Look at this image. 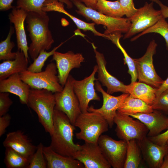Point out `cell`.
Returning <instances> with one entry per match:
<instances>
[{
  "label": "cell",
  "mask_w": 168,
  "mask_h": 168,
  "mask_svg": "<svg viewBox=\"0 0 168 168\" xmlns=\"http://www.w3.org/2000/svg\"><path fill=\"white\" fill-rule=\"evenodd\" d=\"M25 21L31 40L28 53L34 61L41 51L49 50L54 40L49 28V18L46 12H27Z\"/></svg>",
  "instance_id": "6da1fadb"
},
{
  "label": "cell",
  "mask_w": 168,
  "mask_h": 168,
  "mask_svg": "<svg viewBox=\"0 0 168 168\" xmlns=\"http://www.w3.org/2000/svg\"><path fill=\"white\" fill-rule=\"evenodd\" d=\"M53 131L50 146L57 153L73 157L81 148V145L73 140L75 126L64 113L54 108L53 115Z\"/></svg>",
  "instance_id": "7a4b0ae2"
},
{
  "label": "cell",
  "mask_w": 168,
  "mask_h": 168,
  "mask_svg": "<svg viewBox=\"0 0 168 168\" xmlns=\"http://www.w3.org/2000/svg\"><path fill=\"white\" fill-rule=\"evenodd\" d=\"M55 105L54 93L47 89H30L27 106L36 113L39 122L50 136L53 131Z\"/></svg>",
  "instance_id": "3957f363"
},
{
  "label": "cell",
  "mask_w": 168,
  "mask_h": 168,
  "mask_svg": "<svg viewBox=\"0 0 168 168\" xmlns=\"http://www.w3.org/2000/svg\"><path fill=\"white\" fill-rule=\"evenodd\" d=\"M72 2L78 14L96 24L105 26L106 30L104 34L106 35L125 34L129 29L131 22L129 18L111 17L87 7L80 0H72Z\"/></svg>",
  "instance_id": "277c9868"
},
{
  "label": "cell",
  "mask_w": 168,
  "mask_h": 168,
  "mask_svg": "<svg viewBox=\"0 0 168 168\" xmlns=\"http://www.w3.org/2000/svg\"><path fill=\"white\" fill-rule=\"evenodd\" d=\"M74 125L80 130L76 133L77 139L93 143H98L100 137L108 131L109 127L107 121L100 114L88 111L81 113Z\"/></svg>",
  "instance_id": "5b68a950"
},
{
  "label": "cell",
  "mask_w": 168,
  "mask_h": 168,
  "mask_svg": "<svg viewBox=\"0 0 168 168\" xmlns=\"http://www.w3.org/2000/svg\"><path fill=\"white\" fill-rule=\"evenodd\" d=\"M21 80L31 88L50 91L54 93L61 91L63 87L59 82L56 63L48 64L44 71L32 72L27 70L20 73Z\"/></svg>",
  "instance_id": "8992f818"
},
{
  "label": "cell",
  "mask_w": 168,
  "mask_h": 168,
  "mask_svg": "<svg viewBox=\"0 0 168 168\" xmlns=\"http://www.w3.org/2000/svg\"><path fill=\"white\" fill-rule=\"evenodd\" d=\"M75 80L69 74L62 91L54 93V108L66 114L74 125L77 119L82 113L78 100L73 90Z\"/></svg>",
  "instance_id": "52a82bcc"
},
{
  "label": "cell",
  "mask_w": 168,
  "mask_h": 168,
  "mask_svg": "<svg viewBox=\"0 0 168 168\" xmlns=\"http://www.w3.org/2000/svg\"><path fill=\"white\" fill-rule=\"evenodd\" d=\"M117 111L114 119L116 124L115 131L120 140L127 142L133 139L141 140L146 137L148 132L146 126L137 119Z\"/></svg>",
  "instance_id": "ba28073f"
},
{
  "label": "cell",
  "mask_w": 168,
  "mask_h": 168,
  "mask_svg": "<svg viewBox=\"0 0 168 168\" xmlns=\"http://www.w3.org/2000/svg\"><path fill=\"white\" fill-rule=\"evenodd\" d=\"M157 46L155 40H152L142 57L133 58L137 70L139 82L156 89L159 88L164 82L156 72L153 63V57L156 53Z\"/></svg>",
  "instance_id": "9c48e42d"
},
{
  "label": "cell",
  "mask_w": 168,
  "mask_h": 168,
  "mask_svg": "<svg viewBox=\"0 0 168 168\" xmlns=\"http://www.w3.org/2000/svg\"><path fill=\"white\" fill-rule=\"evenodd\" d=\"M153 2H146L144 6L137 9L135 13L129 18L131 26L124 36V39L141 33L156 23L162 17L160 10H155Z\"/></svg>",
  "instance_id": "30bf717a"
},
{
  "label": "cell",
  "mask_w": 168,
  "mask_h": 168,
  "mask_svg": "<svg viewBox=\"0 0 168 168\" xmlns=\"http://www.w3.org/2000/svg\"><path fill=\"white\" fill-rule=\"evenodd\" d=\"M98 144L111 167L124 168L127 142L121 140H115L106 135H101Z\"/></svg>",
  "instance_id": "8fae6325"
},
{
  "label": "cell",
  "mask_w": 168,
  "mask_h": 168,
  "mask_svg": "<svg viewBox=\"0 0 168 168\" xmlns=\"http://www.w3.org/2000/svg\"><path fill=\"white\" fill-rule=\"evenodd\" d=\"M96 90L101 93L103 100V104L100 108H95L92 106L89 107L88 111L95 112L102 115L107 121L109 127L112 128L114 124V119L118 109L129 95L128 93H123L118 96H114L105 91L97 80L95 82Z\"/></svg>",
  "instance_id": "7c38bea8"
},
{
  "label": "cell",
  "mask_w": 168,
  "mask_h": 168,
  "mask_svg": "<svg viewBox=\"0 0 168 168\" xmlns=\"http://www.w3.org/2000/svg\"><path fill=\"white\" fill-rule=\"evenodd\" d=\"M97 70L96 65L94 66L92 73L89 76L81 80L75 79L74 82V91L78 100L82 113L88 111L90 101L100 100L95 88V81L97 80L95 76Z\"/></svg>",
  "instance_id": "4fadbf2b"
},
{
  "label": "cell",
  "mask_w": 168,
  "mask_h": 168,
  "mask_svg": "<svg viewBox=\"0 0 168 168\" xmlns=\"http://www.w3.org/2000/svg\"><path fill=\"white\" fill-rule=\"evenodd\" d=\"M73 157L84 166L85 168H110L97 143L85 142Z\"/></svg>",
  "instance_id": "5bb4252c"
},
{
  "label": "cell",
  "mask_w": 168,
  "mask_h": 168,
  "mask_svg": "<svg viewBox=\"0 0 168 168\" xmlns=\"http://www.w3.org/2000/svg\"><path fill=\"white\" fill-rule=\"evenodd\" d=\"M84 60L81 53H74L71 51L65 53L54 52L52 60L55 62L59 82L62 86L65 85L71 71L73 68H80Z\"/></svg>",
  "instance_id": "9a60e30c"
},
{
  "label": "cell",
  "mask_w": 168,
  "mask_h": 168,
  "mask_svg": "<svg viewBox=\"0 0 168 168\" xmlns=\"http://www.w3.org/2000/svg\"><path fill=\"white\" fill-rule=\"evenodd\" d=\"M143 161L150 168H161L165 155L168 152V143L160 145L147 137L138 140Z\"/></svg>",
  "instance_id": "2e32d148"
},
{
  "label": "cell",
  "mask_w": 168,
  "mask_h": 168,
  "mask_svg": "<svg viewBox=\"0 0 168 168\" xmlns=\"http://www.w3.org/2000/svg\"><path fill=\"white\" fill-rule=\"evenodd\" d=\"M91 44L95 54L98 67L97 80L107 88V92L109 94L118 92L126 93L127 85L110 74L106 68V62L104 55L98 51L93 43Z\"/></svg>",
  "instance_id": "e0dca14e"
},
{
  "label": "cell",
  "mask_w": 168,
  "mask_h": 168,
  "mask_svg": "<svg viewBox=\"0 0 168 168\" xmlns=\"http://www.w3.org/2000/svg\"><path fill=\"white\" fill-rule=\"evenodd\" d=\"M165 114L161 111L154 110L151 112L129 115L143 123L149 130L147 137H152L160 134L162 131L168 129V116Z\"/></svg>",
  "instance_id": "ac0fdd59"
},
{
  "label": "cell",
  "mask_w": 168,
  "mask_h": 168,
  "mask_svg": "<svg viewBox=\"0 0 168 168\" xmlns=\"http://www.w3.org/2000/svg\"><path fill=\"white\" fill-rule=\"evenodd\" d=\"M3 144L5 147L12 148L29 160L37 149V147L21 130L8 133Z\"/></svg>",
  "instance_id": "d6986e66"
},
{
  "label": "cell",
  "mask_w": 168,
  "mask_h": 168,
  "mask_svg": "<svg viewBox=\"0 0 168 168\" xmlns=\"http://www.w3.org/2000/svg\"><path fill=\"white\" fill-rule=\"evenodd\" d=\"M27 14L25 10L14 7L8 16L10 23L14 24L18 49L23 52L26 58L29 59V46L24 27Z\"/></svg>",
  "instance_id": "ffe728a7"
},
{
  "label": "cell",
  "mask_w": 168,
  "mask_h": 168,
  "mask_svg": "<svg viewBox=\"0 0 168 168\" xmlns=\"http://www.w3.org/2000/svg\"><path fill=\"white\" fill-rule=\"evenodd\" d=\"M31 88L23 81L19 73L0 81V92H8L17 96L21 104L27 105Z\"/></svg>",
  "instance_id": "44dd1931"
},
{
  "label": "cell",
  "mask_w": 168,
  "mask_h": 168,
  "mask_svg": "<svg viewBox=\"0 0 168 168\" xmlns=\"http://www.w3.org/2000/svg\"><path fill=\"white\" fill-rule=\"evenodd\" d=\"M43 152L48 168H85L83 164L72 157L62 155L51 147L44 146Z\"/></svg>",
  "instance_id": "7402d4cb"
},
{
  "label": "cell",
  "mask_w": 168,
  "mask_h": 168,
  "mask_svg": "<svg viewBox=\"0 0 168 168\" xmlns=\"http://www.w3.org/2000/svg\"><path fill=\"white\" fill-rule=\"evenodd\" d=\"M63 3L58 0H47L44 2L42 10L44 12L55 11L63 13L69 17L79 29L84 31H90L96 36L104 37V35L98 31L95 27V23L85 22L68 12L64 8Z\"/></svg>",
  "instance_id": "603a6c76"
},
{
  "label": "cell",
  "mask_w": 168,
  "mask_h": 168,
  "mask_svg": "<svg viewBox=\"0 0 168 168\" xmlns=\"http://www.w3.org/2000/svg\"><path fill=\"white\" fill-rule=\"evenodd\" d=\"M16 56L13 60H5L0 64V81L11 76L27 70L28 59L20 50L16 52Z\"/></svg>",
  "instance_id": "cb8c5ba5"
},
{
  "label": "cell",
  "mask_w": 168,
  "mask_h": 168,
  "mask_svg": "<svg viewBox=\"0 0 168 168\" xmlns=\"http://www.w3.org/2000/svg\"><path fill=\"white\" fill-rule=\"evenodd\" d=\"M156 88L144 83L135 82L127 85L126 93L151 105L156 97Z\"/></svg>",
  "instance_id": "d4e9b609"
},
{
  "label": "cell",
  "mask_w": 168,
  "mask_h": 168,
  "mask_svg": "<svg viewBox=\"0 0 168 168\" xmlns=\"http://www.w3.org/2000/svg\"><path fill=\"white\" fill-rule=\"evenodd\" d=\"M153 110L151 105L142 100L133 97L129 95L117 111L129 115L137 113L151 112Z\"/></svg>",
  "instance_id": "484cf974"
},
{
  "label": "cell",
  "mask_w": 168,
  "mask_h": 168,
  "mask_svg": "<svg viewBox=\"0 0 168 168\" xmlns=\"http://www.w3.org/2000/svg\"><path fill=\"white\" fill-rule=\"evenodd\" d=\"M143 161L138 140L132 139L127 142L126 158L124 168H138Z\"/></svg>",
  "instance_id": "4316f807"
},
{
  "label": "cell",
  "mask_w": 168,
  "mask_h": 168,
  "mask_svg": "<svg viewBox=\"0 0 168 168\" xmlns=\"http://www.w3.org/2000/svg\"><path fill=\"white\" fill-rule=\"evenodd\" d=\"M96 10L105 15L115 18H122L125 15L119 0L115 1L98 0Z\"/></svg>",
  "instance_id": "83f0119b"
},
{
  "label": "cell",
  "mask_w": 168,
  "mask_h": 168,
  "mask_svg": "<svg viewBox=\"0 0 168 168\" xmlns=\"http://www.w3.org/2000/svg\"><path fill=\"white\" fill-rule=\"evenodd\" d=\"M6 148L4 161L7 168H27L29 159L10 147Z\"/></svg>",
  "instance_id": "f1b7e54d"
},
{
  "label": "cell",
  "mask_w": 168,
  "mask_h": 168,
  "mask_svg": "<svg viewBox=\"0 0 168 168\" xmlns=\"http://www.w3.org/2000/svg\"><path fill=\"white\" fill-rule=\"evenodd\" d=\"M47 0H17L16 7L21 8L27 12H34L40 13L45 12L42 10L44 2ZM65 4L68 9L72 8L73 4L70 0H58Z\"/></svg>",
  "instance_id": "f546056e"
},
{
  "label": "cell",
  "mask_w": 168,
  "mask_h": 168,
  "mask_svg": "<svg viewBox=\"0 0 168 168\" xmlns=\"http://www.w3.org/2000/svg\"><path fill=\"white\" fill-rule=\"evenodd\" d=\"M122 36L117 35H110L108 36V39L110 40L119 48L124 56V64H126L128 67V72L131 76V82L136 81L138 78V74L135 63L133 58H132L127 53L119 42Z\"/></svg>",
  "instance_id": "4dcf8cb0"
},
{
  "label": "cell",
  "mask_w": 168,
  "mask_h": 168,
  "mask_svg": "<svg viewBox=\"0 0 168 168\" xmlns=\"http://www.w3.org/2000/svg\"><path fill=\"white\" fill-rule=\"evenodd\" d=\"M15 31L14 27L11 26L7 38L0 43V60H8L14 59L16 52H12V49L15 46L14 43L11 41V38Z\"/></svg>",
  "instance_id": "1f68e13d"
},
{
  "label": "cell",
  "mask_w": 168,
  "mask_h": 168,
  "mask_svg": "<svg viewBox=\"0 0 168 168\" xmlns=\"http://www.w3.org/2000/svg\"><path fill=\"white\" fill-rule=\"evenodd\" d=\"M151 33H158L163 36L168 50V23L162 17L154 25L132 38L131 41H134L144 35Z\"/></svg>",
  "instance_id": "d6a6232c"
},
{
  "label": "cell",
  "mask_w": 168,
  "mask_h": 168,
  "mask_svg": "<svg viewBox=\"0 0 168 168\" xmlns=\"http://www.w3.org/2000/svg\"><path fill=\"white\" fill-rule=\"evenodd\" d=\"M63 43H61L58 46L54 47L49 52L46 50L41 51L33 62L28 68L27 71L32 72H38L42 71L45 63L49 57L53 55L54 52Z\"/></svg>",
  "instance_id": "836d02e7"
},
{
  "label": "cell",
  "mask_w": 168,
  "mask_h": 168,
  "mask_svg": "<svg viewBox=\"0 0 168 168\" xmlns=\"http://www.w3.org/2000/svg\"><path fill=\"white\" fill-rule=\"evenodd\" d=\"M44 145L40 142L37 146L36 151L29 160L27 168H46L47 162L43 152Z\"/></svg>",
  "instance_id": "e575fe53"
},
{
  "label": "cell",
  "mask_w": 168,
  "mask_h": 168,
  "mask_svg": "<svg viewBox=\"0 0 168 168\" xmlns=\"http://www.w3.org/2000/svg\"><path fill=\"white\" fill-rule=\"evenodd\" d=\"M151 106L153 110L161 111L168 114V89L156 97Z\"/></svg>",
  "instance_id": "d590c367"
},
{
  "label": "cell",
  "mask_w": 168,
  "mask_h": 168,
  "mask_svg": "<svg viewBox=\"0 0 168 168\" xmlns=\"http://www.w3.org/2000/svg\"><path fill=\"white\" fill-rule=\"evenodd\" d=\"M13 101L9 97V93L0 92V116L7 114Z\"/></svg>",
  "instance_id": "8d00e7d4"
},
{
  "label": "cell",
  "mask_w": 168,
  "mask_h": 168,
  "mask_svg": "<svg viewBox=\"0 0 168 168\" xmlns=\"http://www.w3.org/2000/svg\"><path fill=\"white\" fill-rule=\"evenodd\" d=\"M127 18L132 17L136 12L137 9L134 6L133 0H119Z\"/></svg>",
  "instance_id": "74e56055"
},
{
  "label": "cell",
  "mask_w": 168,
  "mask_h": 168,
  "mask_svg": "<svg viewBox=\"0 0 168 168\" xmlns=\"http://www.w3.org/2000/svg\"><path fill=\"white\" fill-rule=\"evenodd\" d=\"M11 117L7 113L0 116V137H1L6 132L7 128L9 126Z\"/></svg>",
  "instance_id": "f35d334b"
},
{
  "label": "cell",
  "mask_w": 168,
  "mask_h": 168,
  "mask_svg": "<svg viewBox=\"0 0 168 168\" xmlns=\"http://www.w3.org/2000/svg\"><path fill=\"white\" fill-rule=\"evenodd\" d=\"M153 142L160 145L166 143L168 140V129L165 132L152 137H148Z\"/></svg>",
  "instance_id": "ab89813d"
},
{
  "label": "cell",
  "mask_w": 168,
  "mask_h": 168,
  "mask_svg": "<svg viewBox=\"0 0 168 168\" xmlns=\"http://www.w3.org/2000/svg\"><path fill=\"white\" fill-rule=\"evenodd\" d=\"M13 1L14 0H0V11H5L12 9L14 7L12 5Z\"/></svg>",
  "instance_id": "60d3db41"
},
{
  "label": "cell",
  "mask_w": 168,
  "mask_h": 168,
  "mask_svg": "<svg viewBox=\"0 0 168 168\" xmlns=\"http://www.w3.org/2000/svg\"><path fill=\"white\" fill-rule=\"evenodd\" d=\"M158 4L160 8V11L163 17L164 18H168V7L163 4L160 0H151Z\"/></svg>",
  "instance_id": "b9f144b4"
},
{
  "label": "cell",
  "mask_w": 168,
  "mask_h": 168,
  "mask_svg": "<svg viewBox=\"0 0 168 168\" xmlns=\"http://www.w3.org/2000/svg\"><path fill=\"white\" fill-rule=\"evenodd\" d=\"M80 0L87 7L94 10H96V6L98 0Z\"/></svg>",
  "instance_id": "7bdbcfd3"
},
{
  "label": "cell",
  "mask_w": 168,
  "mask_h": 168,
  "mask_svg": "<svg viewBox=\"0 0 168 168\" xmlns=\"http://www.w3.org/2000/svg\"><path fill=\"white\" fill-rule=\"evenodd\" d=\"M168 89V77L165 81L161 86L156 89L155 94L156 96H159L165 90Z\"/></svg>",
  "instance_id": "ee69618b"
},
{
  "label": "cell",
  "mask_w": 168,
  "mask_h": 168,
  "mask_svg": "<svg viewBox=\"0 0 168 168\" xmlns=\"http://www.w3.org/2000/svg\"><path fill=\"white\" fill-rule=\"evenodd\" d=\"M161 168H168V152L164 156Z\"/></svg>",
  "instance_id": "f6af8a7d"
},
{
  "label": "cell",
  "mask_w": 168,
  "mask_h": 168,
  "mask_svg": "<svg viewBox=\"0 0 168 168\" xmlns=\"http://www.w3.org/2000/svg\"><path fill=\"white\" fill-rule=\"evenodd\" d=\"M166 143H168V140L167 141Z\"/></svg>",
  "instance_id": "bcb514c9"
},
{
  "label": "cell",
  "mask_w": 168,
  "mask_h": 168,
  "mask_svg": "<svg viewBox=\"0 0 168 168\" xmlns=\"http://www.w3.org/2000/svg\"><path fill=\"white\" fill-rule=\"evenodd\" d=\"M70 0L72 2V0Z\"/></svg>",
  "instance_id": "7dc6e473"
}]
</instances>
